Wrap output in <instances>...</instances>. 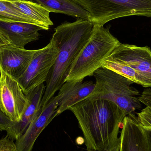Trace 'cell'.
<instances>
[{"label":"cell","mask_w":151,"mask_h":151,"mask_svg":"<svg viewBox=\"0 0 151 151\" xmlns=\"http://www.w3.org/2000/svg\"><path fill=\"white\" fill-rule=\"evenodd\" d=\"M101 65L134 83L151 87V50L149 47L120 43Z\"/></svg>","instance_id":"obj_4"},{"label":"cell","mask_w":151,"mask_h":151,"mask_svg":"<svg viewBox=\"0 0 151 151\" xmlns=\"http://www.w3.org/2000/svg\"><path fill=\"white\" fill-rule=\"evenodd\" d=\"M96 86L92 81L65 82L56 96L58 106L55 117L76 104L87 99L91 95Z\"/></svg>","instance_id":"obj_13"},{"label":"cell","mask_w":151,"mask_h":151,"mask_svg":"<svg viewBox=\"0 0 151 151\" xmlns=\"http://www.w3.org/2000/svg\"><path fill=\"white\" fill-rule=\"evenodd\" d=\"M9 44L8 42L5 40V39L3 37L2 35L0 33V46L3 45H8Z\"/></svg>","instance_id":"obj_23"},{"label":"cell","mask_w":151,"mask_h":151,"mask_svg":"<svg viewBox=\"0 0 151 151\" xmlns=\"http://www.w3.org/2000/svg\"><path fill=\"white\" fill-rule=\"evenodd\" d=\"M120 138L114 146L103 151H120Z\"/></svg>","instance_id":"obj_22"},{"label":"cell","mask_w":151,"mask_h":151,"mask_svg":"<svg viewBox=\"0 0 151 151\" xmlns=\"http://www.w3.org/2000/svg\"><path fill=\"white\" fill-rule=\"evenodd\" d=\"M51 12L90 20L89 13L72 0H34Z\"/></svg>","instance_id":"obj_16"},{"label":"cell","mask_w":151,"mask_h":151,"mask_svg":"<svg viewBox=\"0 0 151 151\" xmlns=\"http://www.w3.org/2000/svg\"><path fill=\"white\" fill-rule=\"evenodd\" d=\"M27 103L25 94L16 80L0 70V109L12 121L18 122Z\"/></svg>","instance_id":"obj_8"},{"label":"cell","mask_w":151,"mask_h":151,"mask_svg":"<svg viewBox=\"0 0 151 151\" xmlns=\"http://www.w3.org/2000/svg\"><path fill=\"white\" fill-rule=\"evenodd\" d=\"M78 121L87 151H103L114 146L126 117L114 103L87 99L69 109Z\"/></svg>","instance_id":"obj_1"},{"label":"cell","mask_w":151,"mask_h":151,"mask_svg":"<svg viewBox=\"0 0 151 151\" xmlns=\"http://www.w3.org/2000/svg\"><path fill=\"white\" fill-rule=\"evenodd\" d=\"M42 27L33 24L0 20V33L9 44L17 47H24L39 39Z\"/></svg>","instance_id":"obj_12"},{"label":"cell","mask_w":151,"mask_h":151,"mask_svg":"<svg viewBox=\"0 0 151 151\" xmlns=\"http://www.w3.org/2000/svg\"><path fill=\"white\" fill-rule=\"evenodd\" d=\"M122 126L120 151H146L144 136L137 116L133 113L126 116Z\"/></svg>","instance_id":"obj_14"},{"label":"cell","mask_w":151,"mask_h":151,"mask_svg":"<svg viewBox=\"0 0 151 151\" xmlns=\"http://www.w3.org/2000/svg\"><path fill=\"white\" fill-rule=\"evenodd\" d=\"M12 5L29 18L35 24L48 30L50 27L53 25L50 19L49 11L40 4L30 0H12L10 1Z\"/></svg>","instance_id":"obj_15"},{"label":"cell","mask_w":151,"mask_h":151,"mask_svg":"<svg viewBox=\"0 0 151 151\" xmlns=\"http://www.w3.org/2000/svg\"><path fill=\"white\" fill-rule=\"evenodd\" d=\"M10 1H0V20L17 21L35 24L33 21L12 5Z\"/></svg>","instance_id":"obj_17"},{"label":"cell","mask_w":151,"mask_h":151,"mask_svg":"<svg viewBox=\"0 0 151 151\" xmlns=\"http://www.w3.org/2000/svg\"><path fill=\"white\" fill-rule=\"evenodd\" d=\"M35 51L10 44L0 46V70L17 81L25 72Z\"/></svg>","instance_id":"obj_9"},{"label":"cell","mask_w":151,"mask_h":151,"mask_svg":"<svg viewBox=\"0 0 151 151\" xmlns=\"http://www.w3.org/2000/svg\"><path fill=\"white\" fill-rule=\"evenodd\" d=\"M90 15L94 25L136 16L151 17V0H72Z\"/></svg>","instance_id":"obj_6"},{"label":"cell","mask_w":151,"mask_h":151,"mask_svg":"<svg viewBox=\"0 0 151 151\" xmlns=\"http://www.w3.org/2000/svg\"><path fill=\"white\" fill-rule=\"evenodd\" d=\"M94 26L90 20L78 18L75 22H65L55 28L51 40L56 45L58 54L46 81L42 106L54 97L65 82L71 65L88 40Z\"/></svg>","instance_id":"obj_2"},{"label":"cell","mask_w":151,"mask_h":151,"mask_svg":"<svg viewBox=\"0 0 151 151\" xmlns=\"http://www.w3.org/2000/svg\"><path fill=\"white\" fill-rule=\"evenodd\" d=\"M14 123L0 109V130L7 131Z\"/></svg>","instance_id":"obj_20"},{"label":"cell","mask_w":151,"mask_h":151,"mask_svg":"<svg viewBox=\"0 0 151 151\" xmlns=\"http://www.w3.org/2000/svg\"><path fill=\"white\" fill-rule=\"evenodd\" d=\"M58 52L56 45L52 40L46 47L36 50L25 72L17 81L25 95L46 81Z\"/></svg>","instance_id":"obj_7"},{"label":"cell","mask_w":151,"mask_h":151,"mask_svg":"<svg viewBox=\"0 0 151 151\" xmlns=\"http://www.w3.org/2000/svg\"><path fill=\"white\" fill-rule=\"evenodd\" d=\"M109 28L94 25L91 35L70 67L65 82L83 81L102 67L101 62L108 58L120 43Z\"/></svg>","instance_id":"obj_3"},{"label":"cell","mask_w":151,"mask_h":151,"mask_svg":"<svg viewBox=\"0 0 151 151\" xmlns=\"http://www.w3.org/2000/svg\"><path fill=\"white\" fill-rule=\"evenodd\" d=\"M0 1H12V0H0Z\"/></svg>","instance_id":"obj_24"},{"label":"cell","mask_w":151,"mask_h":151,"mask_svg":"<svg viewBox=\"0 0 151 151\" xmlns=\"http://www.w3.org/2000/svg\"><path fill=\"white\" fill-rule=\"evenodd\" d=\"M96 86L88 99H104L116 104L125 116L142 108L140 93L134 83L120 74L101 67L93 74Z\"/></svg>","instance_id":"obj_5"},{"label":"cell","mask_w":151,"mask_h":151,"mask_svg":"<svg viewBox=\"0 0 151 151\" xmlns=\"http://www.w3.org/2000/svg\"><path fill=\"white\" fill-rule=\"evenodd\" d=\"M137 118L143 133L146 151H151V109L146 106L137 113Z\"/></svg>","instance_id":"obj_18"},{"label":"cell","mask_w":151,"mask_h":151,"mask_svg":"<svg viewBox=\"0 0 151 151\" xmlns=\"http://www.w3.org/2000/svg\"><path fill=\"white\" fill-rule=\"evenodd\" d=\"M58 106L56 96L44 106H42L40 113L32 122L25 133L16 141L17 151H32L35 143L44 129L55 117Z\"/></svg>","instance_id":"obj_10"},{"label":"cell","mask_w":151,"mask_h":151,"mask_svg":"<svg viewBox=\"0 0 151 151\" xmlns=\"http://www.w3.org/2000/svg\"><path fill=\"white\" fill-rule=\"evenodd\" d=\"M0 151H17L13 139L8 136L0 139Z\"/></svg>","instance_id":"obj_19"},{"label":"cell","mask_w":151,"mask_h":151,"mask_svg":"<svg viewBox=\"0 0 151 151\" xmlns=\"http://www.w3.org/2000/svg\"><path fill=\"white\" fill-rule=\"evenodd\" d=\"M139 100L142 104L151 109V89L147 88L144 90L140 95Z\"/></svg>","instance_id":"obj_21"},{"label":"cell","mask_w":151,"mask_h":151,"mask_svg":"<svg viewBox=\"0 0 151 151\" xmlns=\"http://www.w3.org/2000/svg\"><path fill=\"white\" fill-rule=\"evenodd\" d=\"M45 88L46 86L44 83H42L26 94V104L20 120L14 122L13 126L6 131L7 136L17 141L25 133L40 111Z\"/></svg>","instance_id":"obj_11"}]
</instances>
